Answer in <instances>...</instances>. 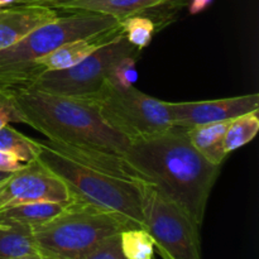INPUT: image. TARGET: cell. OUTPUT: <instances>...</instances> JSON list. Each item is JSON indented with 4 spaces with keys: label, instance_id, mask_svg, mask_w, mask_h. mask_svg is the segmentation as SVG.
Returning <instances> with one entry per match:
<instances>
[{
    "label": "cell",
    "instance_id": "1",
    "mask_svg": "<svg viewBox=\"0 0 259 259\" xmlns=\"http://www.w3.org/2000/svg\"><path fill=\"white\" fill-rule=\"evenodd\" d=\"M124 158L144 181L154 185L201 227L220 166L210 163L194 148L186 129L172 126L133 142Z\"/></svg>",
    "mask_w": 259,
    "mask_h": 259
},
{
    "label": "cell",
    "instance_id": "2",
    "mask_svg": "<svg viewBox=\"0 0 259 259\" xmlns=\"http://www.w3.org/2000/svg\"><path fill=\"white\" fill-rule=\"evenodd\" d=\"M14 95L24 124L42 133L56 146L121 156L131 146L125 137L101 119L96 106L89 101L28 88H15Z\"/></svg>",
    "mask_w": 259,
    "mask_h": 259
},
{
    "label": "cell",
    "instance_id": "3",
    "mask_svg": "<svg viewBox=\"0 0 259 259\" xmlns=\"http://www.w3.org/2000/svg\"><path fill=\"white\" fill-rule=\"evenodd\" d=\"M37 159L66 185L71 199L116 218L125 229L144 228L141 181L101 171L68 156L50 141L39 142Z\"/></svg>",
    "mask_w": 259,
    "mask_h": 259
},
{
    "label": "cell",
    "instance_id": "4",
    "mask_svg": "<svg viewBox=\"0 0 259 259\" xmlns=\"http://www.w3.org/2000/svg\"><path fill=\"white\" fill-rule=\"evenodd\" d=\"M25 35L20 42L0 51V85L25 88L42 72L35 61L65 43L90 37L118 25L119 20L91 12H67Z\"/></svg>",
    "mask_w": 259,
    "mask_h": 259
},
{
    "label": "cell",
    "instance_id": "5",
    "mask_svg": "<svg viewBox=\"0 0 259 259\" xmlns=\"http://www.w3.org/2000/svg\"><path fill=\"white\" fill-rule=\"evenodd\" d=\"M125 229L116 218L71 199L50 222L32 229L43 255L53 259H83L94 248Z\"/></svg>",
    "mask_w": 259,
    "mask_h": 259
},
{
    "label": "cell",
    "instance_id": "6",
    "mask_svg": "<svg viewBox=\"0 0 259 259\" xmlns=\"http://www.w3.org/2000/svg\"><path fill=\"white\" fill-rule=\"evenodd\" d=\"M94 104L101 119L131 143L161 134L174 126L168 101L159 100L138 89H116L106 81Z\"/></svg>",
    "mask_w": 259,
    "mask_h": 259
},
{
    "label": "cell",
    "instance_id": "7",
    "mask_svg": "<svg viewBox=\"0 0 259 259\" xmlns=\"http://www.w3.org/2000/svg\"><path fill=\"white\" fill-rule=\"evenodd\" d=\"M144 229L172 259H202L200 227L151 182H139Z\"/></svg>",
    "mask_w": 259,
    "mask_h": 259
},
{
    "label": "cell",
    "instance_id": "8",
    "mask_svg": "<svg viewBox=\"0 0 259 259\" xmlns=\"http://www.w3.org/2000/svg\"><path fill=\"white\" fill-rule=\"evenodd\" d=\"M139 52L141 51L132 46L124 34H120L72 67L43 71L25 88L91 101L108 81L111 67L121 58L139 56Z\"/></svg>",
    "mask_w": 259,
    "mask_h": 259
},
{
    "label": "cell",
    "instance_id": "9",
    "mask_svg": "<svg viewBox=\"0 0 259 259\" xmlns=\"http://www.w3.org/2000/svg\"><path fill=\"white\" fill-rule=\"evenodd\" d=\"M66 185L38 159L24 163L0 182V210L39 201H70Z\"/></svg>",
    "mask_w": 259,
    "mask_h": 259
},
{
    "label": "cell",
    "instance_id": "10",
    "mask_svg": "<svg viewBox=\"0 0 259 259\" xmlns=\"http://www.w3.org/2000/svg\"><path fill=\"white\" fill-rule=\"evenodd\" d=\"M174 126L190 129L204 124L232 120L244 114L259 111V95L233 96L205 101L168 103Z\"/></svg>",
    "mask_w": 259,
    "mask_h": 259
},
{
    "label": "cell",
    "instance_id": "11",
    "mask_svg": "<svg viewBox=\"0 0 259 259\" xmlns=\"http://www.w3.org/2000/svg\"><path fill=\"white\" fill-rule=\"evenodd\" d=\"M58 10L45 5H14L0 9V51L17 45L27 34L58 17Z\"/></svg>",
    "mask_w": 259,
    "mask_h": 259
},
{
    "label": "cell",
    "instance_id": "12",
    "mask_svg": "<svg viewBox=\"0 0 259 259\" xmlns=\"http://www.w3.org/2000/svg\"><path fill=\"white\" fill-rule=\"evenodd\" d=\"M120 34H123V29L119 23L118 25L108 30H104V32L65 43L53 52L35 61V66H38L42 72L43 71H58L70 68L88 58L95 51L115 39Z\"/></svg>",
    "mask_w": 259,
    "mask_h": 259
},
{
    "label": "cell",
    "instance_id": "13",
    "mask_svg": "<svg viewBox=\"0 0 259 259\" xmlns=\"http://www.w3.org/2000/svg\"><path fill=\"white\" fill-rule=\"evenodd\" d=\"M171 2L175 0H73L60 7L57 10L99 13L121 22L126 18L143 14L153 8H158Z\"/></svg>",
    "mask_w": 259,
    "mask_h": 259
},
{
    "label": "cell",
    "instance_id": "14",
    "mask_svg": "<svg viewBox=\"0 0 259 259\" xmlns=\"http://www.w3.org/2000/svg\"><path fill=\"white\" fill-rule=\"evenodd\" d=\"M70 201L28 202V204L15 205V206L2 209L0 210V224L20 225V227L33 229L60 215Z\"/></svg>",
    "mask_w": 259,
    "mask_h": 259
},
{
    "label": "cell",
    "instance_id": "15",
    "mask_svg": "<svg viewBox=\"0 0 259 259\" xmlns=\"http://www.w3.org/2000/svg\"><path fill=\"white\" fill-rule=\"evenodd\" d=\"M230 120L204 124L186 129L194 148L212 164L222 166L229 154L224 149V134Z\"/></svg>",
    "mask_w": 259,
    "mask_h": 259
},
{
    "label": "cell",
    "instance_id": "16",
    "mask_svg": "<svg viewBox=\"0 0 259 259\" xmlns=\"http://www.w3.org/2000/svg\"><path fill=\"white\" fill-rule=\"evenodd\" d=\"M43 253L35 244L30 228L5 225L0 228V259L42 257Z\"/></svg>",
    "mask_w": 259,
    "mask_h": 259
},
{
    "label": "cell",
    "instance_id": "17",
    "mask_svg": "<svg viewBox=\"0 0 259 259\" xmlns=\"http://www.w3.org/2000/svg\"><path fill=\"white\" fill-rule=\"evenodd\" d=\"M259 131L258 111L232 119L224 134V149L228 154L242 148L255 138Z\"/></svg>",
    "mask_w": 259,
    "mask_h": 259
},
{
    "label": "cell",
    "instance_id": "18",
    "mask_svg": "<svg viewBox=\"0 0 259 259\" xmlns=\"http://www.w3.org/2000/svg\"><path fill=\"white\" fill-rule=\"evenodd\" d=\"M0 151L12 154L22 163H29L37 159L39 153V142L28 138L8 124L0 129Z\"/></svg>",
    "mask_w": 259,
    "mask_h": 259
},
{
    "label": "cell",
    "instance_id": "19",
    "mask_svg": "<svg viewBox=\"0 0 259 259\" xmlns=\"http://www.w3.org/2000/svg\"><path fill=\"white\" fill-rule=\"evenodd\" d=\"M120 249L126 259H154V242L144 228H131L119 233Z\"/></svg>",
    "mask_w": 259,
    "mask_h": 259
},
{
    "label": "cell",
    "instance_id": "20",
    "mask_svg": "<svg viewBox=\"0 0 259 259\" xmlns=\"http://www.w3.org/2000/svg\"><path fill=\"white\" fill-rule=\"evenodd\" d=\"M124 37L139 51L148 47L156 32V24L149 18L142 14L133 15L120 22Z\"/></svg>",
    "mask_w": 259,
    "mask_h": 259
},
{
    "label": "cell",
    "instance_id": "21",
    "mask_svg": "<svg viewBox=\"0 0 259 259\" xmlns=\"http://www.w3.org/2000/svg\"><path fill=\"white\" fill-rule=\"evenodd\" d=\"M139 56H128L119 60L111 67L108 76V82L116 89L133 88L138 78L137 60Z\"/></svg>",
    "mask_w": 259,
    "mask_h": 259
},
{
    "label": "cell",
    "instance_id": "22",
    "mask_svg": "<svg viewBox=\"0 0 259 259\" xmlns=\"http://www.w3.org/2000/svg\"><path fill=\"white\" fill-rule=\"evenodd\" d=\"M12 123L24 124V118L15 100L14 89L0 85V129Z\"/></svg>",
    "mask_w": 259,
    "mask_h": 259
},
{
    "label": "cell",
    "instance_id": "23",
    "mask_svg": "<svg viewBox=\"0 0 259 259\" xmlns=\"http://www.w3.org/2000/svg\"><path fill=\"white\" fill-rule=\"evenodd\" d=\"M83 259H126L121 253L119 233L101 242Z\"/></svg>",
    "mask_w": 259,
    "mask_h": 259
},
{
    "label": "cell",
    "instance_id": "24",
    "mask_svg": "<svg viewBox=\"0 0 259 259\" xmlns=\"http://www.w3.org/2000/svg\"><path fill=\"white\" fill-rule=\"evenodd\" d=\"M23 164L24 163L18 161V159L15 158V157H13L12 154L0 151V169H2V171L14 172L17 171V169H19Z\"/></svg>",
    "mask_w": 259,
    "mask_h": 259
},
{
    "label": "cell",
    "instance_id": "25",
    "mask_svg": "<svg viewBox=\"0 0 259 259\" xmlns=\"http://www.w3.org/2000/svg\"><path fill=\"white\" fill-rule=\"evenodd\" d=\"M212 0H192L191 5H190V12L192 14H196V13L202 12L204 9H206L210 4H211Z\"/></svg>",
    "mask_w": 259,
    "mask_h": 259
},
{
    "label": "cell",
    "instance_id": "26",
    "mask_svg": "<svg viewBox=\"0 0 259 259\" xmlns=\"http://www.w3.org/2000/svg\"><path fill=\"white\" fill-rule=\"evenodd\" d=\"M20 4H23V5H45V7H51V0H20Z\"/></svg>",
    "mask_w": 259,
    "mask_h": 259
},
{
    "label": "cell",
    "instance_id": "27",
    "mask_svg": "<svg viewBox=\"0 0 259 259\" xmlns=\"http://www.w3.org/2000/svg\"><path fill=\"white\" fill-rule=\"evenodd\" d=\"M19 4H20V0H0V9L14 7V5H19Z\"/></svg>",
    "mask_w": 259,
    "mask_h": 259
},
{
    "label": "cell",
    "instance_id": "28",
    "mask_svg": "<svg viewBox=\"0 0 259 259\" xmlns=\"http://www.w3.org/2000/svg\"><path fill=\"white\" fill-rule=\"evenodd\" d=\"M73 2V0H51V7L55 8V9H58L60 7H62V5L67 4V3H71Z\"/></svg>",
    "mask_w": 259,
    "mask_h": 259
},
{
    "label": "cell",
    "instance_id": "29",
    "mask_svg": "<svg viewBox=\"0 0 259 259\" xmlns=\"http://www.w3.org/2000/svg\"><path fill=\"white\" fill-rule=\"evenodd\" d=\"M9 175H10V172L2 171V169H0V182H2L4 179H7V177L9 176Z\"/></svg>",
    "mask_w": 259,
    "mask_h": 259
},
{
    "label": "cell",
    "instance_id": "30",
    "mask_svg": "<svg viewBox=\"0 0 259 259\" xmlns=\"http://www.w3.org/2000/svg\"><path fill=\"white\" fill-rule=\"evenodd\" d=\"M19 259H53L50 257H46V255H42V257H27V258H19Z\"/></svg>",
    "mask_w": 259,
    "mask_h": 259
},
{
    "label": "cell",
    "instance_id": "31",
    "mask_svg": "<svg viewBox=\"0 0 259 259\" xmlns=\"http://www.w3.org/2000/svg\"><path fill=\"white\" fill-rule=\"evenodd\" d=\"M158 254L161 255V258H162V259H172V258H169L168 255H167L166 253H163V252H158Z\"/></svg>",
    "mask_w": 259,
    "mask_h": 259
},
{
    "label": "cell",
    "instance_id": "32",
    "mask_svg": "<svg viewBox=\"0 0 259 259\" xmlns=\"http://www.w3.org/2000/svg\"><path fill=\"white\" fill-rule=\"evenodd\" d=\"M2 227H5V225H3V224H0V228H2Z\"/></svg>",
    "mask_w": 259,
    "mask_h": 259
}]
</instances>
